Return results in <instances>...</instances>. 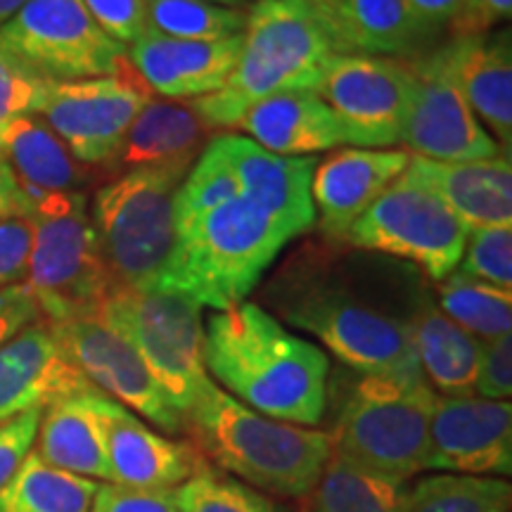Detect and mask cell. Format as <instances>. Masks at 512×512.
<instances>
[{"label": "cell", "instance_id": "cell-1", "mask_svg": "<svg viewBox=\"0 0 512 512\" xmlns=\"http://www.w3.org/2000/svg\"><path fill=\"white\" fill-rule=\"evenodd\" d=\"M330 245L299 249L264 290L278 320L309 332L358 375H422L413 316L427 297L413 268L394 278ZM264 306V309H266Z\"/></svg>", "mask_w": 512, "mask_h": 512}, {"label": "cell", "instance_id": "cell-2", "mask_svg": "<svg viewBox=\"0 0 512 512\" xmlns=\"http://www.w3.org/2000/svg\"><path fill=\"white\" fill-rule=\"evenodd\" d=\"M204 368L223 392L266 418L313 427L328 408L330 358L261 304L240 302L207 318Z\"/></svg>", "mask_w": 512, "mask_h": 512}, {"label": "cell", "instance_id": "cell-3", "mask_svg": "<svg viewBox=\"0 0 512 512\" xmlns=\"http://www.w3.org/2000/svg\"><path fill=\"white\" fill-rule=\"evenodd\" d=\"M190 444L252 489L304 498L332 456L328 432L252 411L214 382L185 415Z\"/></svg>", "mask_w": 512, "mask_h": 512}, {"label": "cell", "instance_id": "cell-4", "mask_svg": "<svg viewBox=\"0 0 512 512\" xmlns=\"http://www.w3.org/2000/svg\"><path fill=\"white\" fill-rule=\"evenodd\" d=\"M290 240L271 216L240 195L178 223L157 292L226 311L245 302Z\"/></svg>", "mask_w": 512, "mask_h": 512}, {"label": "cell", "instance_id": "cell-5", "mask_svg": "<svg viewBox=\"0 0 512 512\" xmlns=\"http://www.w3.org/2000/svg\"><path fill=\"white\" fill-rule=\"evenodd\" d=\"M330 36L294 0H256L247 12L238 64L221 91L192 100L214 128H235L256 102L287 91H318L335 57Z\"/></svg>", "mask_w": 512, "mask_h": 512}, {"label": "cell", "instance_id": "cell-6", "mask_svg": "<svg viewBox=\"0 0 512 512\" xmlns=\"http://www.w3.org/2000/svg\"><path fill=\"white\" fill-rule=\"evenodd\" d=\"M190 166H143L95 192L91 223L112 287L157 290L176 242L178 190Z\"/></svg>", "mask_w": 512, "mask_h": 512}, {"label": "cell", "instance_id": "cell-7", "mask_svg": "<svg viewBox=\"0 0 512 512\" xmlns=\"http://www.w3.org/2000/svg\"><path fill=\"white\" fill-rule=\"evenodd\" d=\"M22 188V185H19ZM34 221L27 287L46 323L98 316L112 280L100 256L98 238L83 192L22 188Z\"/></svg>", "mask_w": 512, "mask_h": 512}, {"label": "cell", "instance_id": "cell-8", "mask_svg": "<svg viewBox=\"0 0 512 512\" xmlns=\"http://www.w3.org/2000/svg\"><path fill=\"white\" fill-rule=\"evenodd\" d=\"M434 389L425 375H361L332 432V451L392 479L427 470Z\"/></svg>", "mask_w": 512, "mask_h": 512}, {"label": "cell", "instance_id": "cell-9", "mask_svg": "<svg viewBox=\"0 0 512 512\" xmlns=\"http://www.w3.org/2000/svg\"><path fill=\"white\" fill-rule=\"evenodd\" d=\"M100 318L131 342L185 420L214 382L202 356V306L183 294L112 287Z\"/></svg>", "mask_w": 512, "mask_h": 512}, {"label": "cell", "instance_id": "cell-10", "mask_svg": "<svg viewBox=\"0 0 512 512\" xmlns=\"http://www.w3.org/2000/svg\"><path fill=\"white\" fill-rule=\"evenodd\" d=\"M467 226L444 200L403 171L370 204L344 238V245L413 264L425 278L441 283L463 259Z\"/></svg>", "mask_w": 512, "mask_h": 512}, {"label": "cell", "instance_id": "cell-11", "mask_svg": "<svg viewBox=\"0 0 512 512\" xmlns=\"http://www.w3.org/2000/svg\"><path fill=\"white\" fill-rule=\"evenodd\" d=\"M0 53L50 83L114 74L126 48L102 31L81 0H29L0 29Z\"/></svg>", "mask_w": 512, "mask_h": 512}, {"label": "cell", "instance_id": "cell-12", "mask_svg": "<svg viewBox=\"0 0 512 512\" xmlns=\"http://www.w3.org/2000/svg\"><path fill=\"white\" fill-rule=\"evenodd\" d=\"M152 98L155 93L124 60L117 72L98 79L50 83L36 117L46 121L83 166L105 169L128 126Z\"/></svg>", "mask_w": 512, "mask_h": 512}, {"label": "cell", "instance_id": "cell-13", "mask_svg": "<svg viewBox=\"0 0 512 512\" xmlns=\"http://www.w3.org/2000/svg\"><path fill=\"white\" fill-rule=\"evenodd\" d=\"M318 95L335 114L344 145L389 150L401 145L413 100L411 62L399 57L335 55Z\"/></svg>", "mask_w": 512, "mask_h": 512}, {"label": "cell", "instance_id": "cell-14", "mask_svg": "<svg viewBox=\"0 0 512 512\" xmlns=\"http://www.w3.org/2000/svg\"><path fill=\"white\" fill-rule=\"evenodd\" d=\"M74 366L98 392L166 434L185 432V420L131 342L98 316L50 325Z\"/></svg>", "mask_w": 512, "mask_h": 512}, {"label": "cell", "instance_id": "cell-15", "mask_svg": "<svg viewBox=\"0 0 512 512\" xmlns=\"http://www.w3.org/2000/svg\"><path fill=\"white\" fill-rule=\"evenodd\" d=\"M411 69L413 100L401 133L406 152L432 162H479L503 155V147L458 91L439 50L413 60Z\"/></svg>", "mask_w": 512, "mask_h": 512}, {"label": "cell", "instance_id": "cell-16", "mask_svg": "<svg viewBox=\"0 0 512 512\" xmlns=\"http://www.w3.org/2000/svg\"><path fill=\"white\" fill-rule=\"evenodd\" d=\"M427 470L491 477L512 472V406L482 396H437Z\"/></svg>", "mask_w": 512, "mask_h": 512}, {"label": "cell", "instance_id": "cell-17", "mask_svg": "<svg viewBox=\"0 0 512 512\" xmlns=\"http://www.w3.org/2000/svg\"><path fill=\"white\" fill-rule=\"evenodd\" d=\"M209 145L226 162L240 195L271 216L292 240L316 226L311 195L316 159L273 155L235 133L211 138Z\"/></svg>", "mask_w": 512, "mask_h": 512}, {"label": "cell", "instance_id": "cell-18", "mask_svg": "<svg viewBox=\"0 0 512 512\" xmlns=\"http://www.w3.org/2000/svg\"><path fill=\"white\" fill-rule=\"evenodd\" d=\"M93 389L43 318L0 347V422Z\"/></svg>", "mask_w": 512, "mask_h": 512}, {"label": "cell", "instance_id": "cell-19", "mask_svg": "<svg viewBox=\"0 0 512 512\" xmlns=\"http://www.w3.org/2000/svg\"><path fill=\"white\" fill-rule=\"evenodd\" d=\"M411 152L347 147L332 152L313 171L311 195L325 240L344 242L370 204L408 169Z\"/></svg>", "mask_w": 512, "mask_h": 512}, {"label": "cell", "instance_id": "cell-20", "mask_svg": "<svg viewBox=\"0 0 512 512\" xmlns=\"http://www.w3.org/2000/svg\"><path fill=\"white\" fill-rule=\"evenodd\" d=\"M105 413L110 484L145 491H174L209 467V460L190 441H174L155 432L110 396Z\"/></svg>", "mask_w": 512, "mask_h": 512}, {"label": "cell", "instance_id": "cell-21", "mask_svg": "<svg viewBox=\"0 0 512 512\" xmlns=\"http://www.w3.org/2000/svg\"><path fill=\"white\" fill-rule=\"evenodd\" d=\"M242 34L223 41H178L145 34L126 48V60L164 100H200L221 91L238 64Z\"/></svg>", "mask_w": 512, "mask_h": 512}, {"label": "cell", "instance_id": "cell-22", "mask_svg": "<svg viewBox=\"0 0 512 512\" xmlns=\"http://www.w3.org/2000/svg\"><path fill=\"white\" fill-rule=\"evenodd\" d=\"M448 74L467 105L494 140L510 152L512 143V46L510 31L477 36H453L439 50Z\"/></svg>", "mask_w": 512, "mask_h": 512}, {"label": "cell", "instance_id": "cell-23", "mask_svg": "<svg viewBox=\"0 0 512 512\" xmlns=\"http://www.w3.org/2000/svg\"><path fill=\"white\" fill-rule=\"evenodd\" d=\"M406 171L437 192L467 230L512 226L510 155L479 162H432L411 155Z\"/></svg>", "mask_w": 512, "mask_h": 512}, {"label": "cell", "instance_id": "cell-24", "mask_svg": "<svg viewBox=\"0 0 512 512\" xmlns=\"http://www.w3.org/2000/svg\"><path fill=\"white\" fill-rule=\"evenodd\" d=\"M107 396L93 389L48 406L38 422L36 456L55 470L110 482Z\"/></svg>", "mask_w": 512, "mask_h": 512}, {"label": "cell", "instance_id": "cell-25", "mask_svg": "<svg viewBox=\"0 0 512 512\" xmlns=\"http://www.w3.org/2000/svg\"><path fill=\"white\" fill-rule=\"evenodd\" d=\"M211 136L214 128L192 102L152 98L128 126L119 150L102 174L114 178L143 166L195 164L204 147L211 143Z\"/></svg>", "mask_w": 512, "mask_h": 512}, {"label": "cell", "instance_id": "cell-26", "mask_svg": "<svg viewBox=\"0 0 512 512\" xmlns=\"http://www.w3.org/2000/svg\"><path fill=\"white\" fill-rule=\"evenodd\" d=\"M235 128L273 155L311 157L344 145L342 131L318 91H287L256 102Z\"/></svg>", "mask_w": 512, "mask_h": 512}, {"label": "cell", "instance_id": "cell-27", "mask_svg": "<svg viewBox=\"0 0 512 512\" xmlns=\"http://www.w3.org/2000/svg\"><path fill=\"white\" fill-rule=\"evenodd\" d=\"M318 22L337 55H406L422 38L403 0H328Z\"/></svg>", "mask_w": 512, "mask_h": 512}, {"label": "cell", "instance_id": "cell-28", "mask_svg": "<svg viewBox=\"0 0 512 512\" xmlns=\"http://www.w3.org/2000/svg\"><path fill=\"white\" fill-rule=\"evenodd\" d=\"M413 347L422 375L441 396L475 394L482 339L453 323L430 297L413 316Z\"/></svg>", "mask_w": 512, "mask_h": 512}, {"label": "cell", "instance_id": "cell-29", "mask_svg": "<svg viewBox=\"0 0 512 512\" xmlns=\"http://www.w3.org/2000/svg\"><path fill=\"white\" fill-rule=\"evenodd\" d=\"M0 155L8 159L22 188L83 192L93 181L91 169L83 166L36 114L10 121L0 131Z\"/></svg>", "mask_w": 512, "mask_h": 512}, {"label": "cell", "instance_id": "cell-30", "mask_svg": "<svg viewBox=\"0 0 512 512\" xmlns=\"http://www.w3.org/2000/svg\"><path fill=\"white\" fill-rule=\"evenodd\" d=\"M406 482L351 463L332 451L318 482L304 496L306 512H403Z\"/></svg>", "mask_w": 512, "mask_h": 512}, {"label": "cell", "instance_id": "cell-31", "mask_svg": "<svg viewBox=\"0 0 512 512\" xmlns=\"http://www.w3.org/2000/svg\"><path fill=\"white\" fill-rule=\"evenodd\" d=\"M98 482L43 463L34 451L0 489V512H91Z\"/></svg>", "mask_w": 512, "mask_h": 512}, {"label": "cell", "instance_id": "cell-32", "mask_svg": "<svg viewBox=\"0 0 512 512\" xmlns=\"http://www.w3.org/2000/svg\"><path fill=\"white\" fill-rule=\"evenodd\" d=\"M453 323L477 339H496L510 335L512 328V292L470 278L465 273H451L437 283V302Z\"/></svg>", "mask_w": 512, "mask_h": 512}, {"label": "cell", "instance_id": "cell-33", "mask_svg": "<svg viewBox=\"0 0 512 512\" xmlns=\"http://www.w3.org/2000/svg\"><path fill=\"white\" fill-rule=\"evenodd\" d=\"M147 34L178 41H223L245 31L247 15L240 8L211 0H145Z\"/></svg>", "mask_w": 512, "mask_h": 512}, {"label": "cell", "instance_id": "cell-34", "mask_svg": "<svg viewBox=\"0 0 512 512\" xmlns=\"http://www.w3.org/2000/svg\"><path fill=\"white\" fill-rule=\"evenodd\" d=\"M510 484L498 477L432 475L408 491L403 512H508Z\"/></svg>", "mask_w": 512, "mask_h": 512}, {"label": "cell", "instance_id": "cell-35", "mask_svg": "<svg viewBox=\"0 0 512 512\" xmlns=\"http://www.w3.org/2000/svg\"><path fill=\"white\" fill-rule=\"evenodd\" d=\"M178 512H283L271 498L214 467L174 489Z\"/></svg>", "mask_w": 512, "mask_h": 512}, {"label": "cell", "instance_id": "cell-36", "mask_svg": "<svg viewBox=\"0 0 512 512\" xmlns=\"http://www.w3.org/2000/svg\"><path fill=\"white\" fill-rule=\"evenodd\" d=\"M240 197V188L226 162L214 147L207 145L178 190V223Z\"/></svg>", "mask_w": 512, "mask_h": 512}, {"label": "cell", "instance_id": "cell-37", "mask_svg": "<svg viewBox=\"0 0 512 512\" xmlns=\"http://www.w3.org/2000/svg\"><path fill=\"white\" fill-rule=\"evenodd\" d=\"M458 266V273L512 292V226L472 228Z\"/></svg>", "mask_w": 512, "mask_h": 512}, {"label": "cell", "instance_id": "cell-38", "mask_svg": "<svg viewBox=\"0 0 512 512\" xmlns=\"http://www.w3.org/2000/svg\"><path fill=\"white\" fill-rule=\"evenodd\" d=\"M50 81L19 64L15 57L0 53V131L19 117L36 114Z\"/></svg>", "mask_w": 512, "mask_h": 512}, {"label": "cell", "instance_id": "cell-39", "mask_svg": "<svg viewBox=\"0 0 512 512\" xmlns=\"http://www.w3.org/2000/svg\"><path fill=\"white\" fill-rule=\"evenodd\" d=\"M88 15L107 36L131 46L147 34V5L145 0H81Z\"/></svg>", "mask_w": 512, "mask_h": 512}, {"label": "cell", "instance_id": "cell-40", "mask_svg": "<svg viewBox=\"0 0 512 512\" xmlns=\"http://www.w3.org/2000/svg\"><path fill=\"white\" fill-rule=\"evenodd\" d=\"M475 394L491 401H510L512 396V337L503 335L482 342Z\"/></svg>", "mask_w": 512, "mask_h": 512}, {"label": "cell", "instance_id": "cell-41", "mask_svg": "<svg viewBox=\"0 0 512 512\" xmlns=\"http://www.w3.org/2000/svg\"><path fill=\"white\" fill-rule=\"evenodd\" d=\"M31 242H34L31 216L0 221V287L27 280Z\"/></svg>", "mask_w": 512, "mask_h": 512}, {"label": "cell", "instance_id": "cell-42", "mask_svg": "<svg viewBox=\"0 0 512 512\" xmlns=\"http://www.w3.org/2000/svg\"><path fill=\"white\" fill-rule=\"evenodd\" d=\"M41 415L43 411H29L0 422V489L17 475L19 467L34 451Z\"/></svg>", "mask_w": 512, "mask_h": 512}, {"label": "cell", "instance_id": "cell-43", "mask_svg": "<svg viewBox=\"0 0 512 512\" xmlns=\"http://www.w3.org/2000/svg\"><path fill=\"white\" fill-rule=\"evenodd\" d=\"M91 512H178L174 491L128 489L119 484H100Z\"/></svg>", "mask_w": 512, "mask_h": 512}, {"label": "cell", "instance_id": "cell-44", "mask_svg": "<svg viewBox=\"0 0 512 512\" xmlns=\"http://www.w3.org/2000/svg\"><path fill=\"white\" fill-rule=\"evenodd\" d=\"M36 320H41V311L27 283L0 287V347Z\"/></svg>", "mask_w": 512, "mask_h": 512}, {"label": "cell", "instance_id": "cell-45", "mask_svg": "<svg viewBox=\"0 0 512 512\" xmlns=\"http://www.w3.org/2000/svg\"><path fill=\"white\" fill-rule=\"evenodd\" d=\"M512 0H463L456 19L451 22L453 36L489 34L498 24L508 22Z\"/></svg>", "mask_w": 512, "mask_h": 512}, {"label": "cell", "instance_id": "cell-46", "mask_svg": "<svg viewBox=\"0 0 512 512\" xmlns=\"http://www.w3.org/2000/svg\"><path fill=\"white\" fill-rule=\"evenodd\" d=\"M463 0H403L408 17L420 36L451 27Z\"/></svg>", "mask_w": 512, "mask_h": 512}, {"label": "cell", "instance_id": "cell-47", "mask_svg": "<svg viewBox=\"0 0 512 512\" xmlns=\"http://www.w3.org/2000/svg\"><path fill=\"white\" fill-rule=\"evenodd\" d=\"M22 216H31L27 197L19 188L17 176L8 159L0 155V221L22 219Z\"/></svg>", "mask_w": 512, "mask_h": 512}, {"label": "cell", "instance_id": "cell-48", "mask_svg": "<svg viewBox=\"0 0 512 512\" xmlns=\"http://www.w3.org/2000/svg\"><path fill=\"white\" fill-rule=\"evenodd\" d=\"M27 3L29 0H0V29H3Z\"/></svg>", "mask_w": 512, "mask_h": 512}, {"label": "cell", "instance_id": "cell-49", "mask_svg": "<svg viewBox=\"0 0 512 512\" xmlns=\"http://www.w3.org/2000/svg\"><path fill=\"white\" fill-rule=\"evenodd\" d=\"M294 3L304 5V8L309 10L311 15L318 19L320 15H323V10H325V5H328V0H294Z\"/></svg>", "mask_w": 512, "mask_h": 512}, {"label": "cell", "instance_id": "cell-50", "mask_svg": "<svg viewBox=\"0 0 512 512\" xmlns=\"http://www.w3.org/2000/svg\"><path fill=\"white\" fill-rule=\"evenodd\" d=\"M211 3H219V5H228V8H240L242 0H211Z\"/></svg>", "mask_w": 512, "mask_h": 512}]
</instances>
